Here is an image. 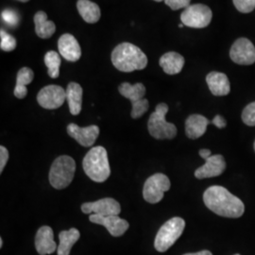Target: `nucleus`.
<instances>
[{
  "label": "nucleus",
  "mask_w": 255,
  "mask_h": 255,
  "mask_svg": "<svg viewBox=\"0 0 255 255\" xmlns=\"http://www.w3.org/2000/svg\"><path fill=\"white\" fill-rule=\"evenodd\" d=\"M90 221L102 225L108 230L110 234L115 237H121L127 232L128 229V223L125 219H120L119 216H99V215H91L89 217Z\"/></svg>",
  "instance_id": "13"
},
{
  "label": "nucleus",
  "mask_w": 255,
  "mask_h": 255,
  "mask_svg": "<svg viewBox=\"0 0 255 255\" xmlns=\"http://www.w3.org/2000/svg\"><path fill=\"white\" fill-rule=\"evenodd\" d=\"M185 228V221L181 218L167 220L160 228L155 237L154 247L157 252L164 253L181 237Z\"/></svg>",
  "instance_id": "6"
},
{
  "label": "nucleus",
  "mask_w": 255,
  "mask_h": 255,
  "mask_svg": "<svg viewBox=\"0 0 255 255\" xmlns=\"http://www.w3.org/2000/svg\"><path fill=\"white\" fill-rule=\"evenodd\" d=\"M225 169L226 163L224 157L219 154L212 155L210 158L205 160V164L195 171V176L200 180L218 177L223 173Z\"/></svg>",
  "instance_id": "14"
},
{
  "label": "nucleus",
  "mask_w": 255,
  "mask_h": 255,
  "mask_svg": "<svg viewBox=\"0 0 255 255\" xmlns=\"http://www.w3.org/2000/svg\"><path fill=\"white\" fill-rule=\"evenodd\" d=\"M2 19L9 25L11 26H14L18 23V15L13 11V10H10V9H5L3 12H2Z\"/></svg>",
  "instance_id": "32"
},
{
  "label": "nucleus",
  "mask_w": 255,
  "mask_h": 255,
  "mask_svg": "<svg viewBox=\"0 0 255 255\" xmlns=\"http://www.w3.org/2000/svg\"><path fill=\"white\" fill-rule=\"evenodd\" d=\"M82 166L84 172L92 181L105 182L111 174L108 154L105 147L101 146L92 147L85 155Z\"/></svg>",
  "instance_id": "3"
},
{
  "label": "nucleus",
  "mask_w": 255,
  "mask_h": 255,
  "mask_svg": "<svg viewBox=\"0 0 255 255\" xmlns=\"http://www.w3.org/2000/svg\"><path fill=\"white\" fill-rule=\"evenodd\" d=\"M171 183L167 176L157 173L150 176L144 185L143 197L148 203L155 204L163 200L164 192L170 189Z\"/></svg>",
  "instance_id": "8"
},
{
  "label": "nucleus",
  "mask_w": 255,
  "mask_h": 255,
  "mask_svg": "<svg viewBox=\"0 0 255 255\" xmlns=\"http://www.w3.org/2000/svg\"><path fill=\"white\" fill-rule=\"evenodd\" d=\"M66 100V91L59 85H48L44 87L37 95L39 105L45 109L60 108Z\"/></svg>",
  "instance_id": "9"
},
{
  "label": "nucleus",
  "mask_w": 255,
  "mask_h": 255,
  "mask_svg": "<svg viewBox=\"0 0 255 255\" xmlns=\"http://www.w3.org/2000/svg\"><path fill=\"white\" fill-rule=\"evenodd\" d=\"M184 62V58L182 55L174 51H170L161 57L160 65L163 68L164 73L176 75L182 71Z\"/></svg>",
  "instance_id": "20"
},
{
  "label": "nucleus",
  "mask_w": 255,
  "mask_h": 255,
  "mask_svg": "<svg viewBox=\"0 0 255 255\" xmlns=\"http://www.w3.org/2000/svg\"><path fill=\"white\" fill-rule=\"evenodd\" d=\"M167 112L168 106L165 103H160L149 117L147 128L150 135L155 139H173L177 134L176 126L165 120Z\"/></svg>",
  "instance_id": "5"
},
{
  "label": "nucleus",
  "mask_w": 255,
  "mask_h": 255,
  "mask_svg": "<svg viewBox=\"0 0 255 255\" xmlns=\"http://www.w3.org/2000/svg\"><path fill=\"white\" fill-rule=\"evenodd\" d=\"M3 247V240H2V238L0 239V248H2Z\"/></svg>",
  "instance_id": "38"
},
{
  "label": "nucleus",
  "mask_w": 255,
  "mask_h": 255,
  "mask_svg": "<svg viewBox=\"0 0 255 255\" xmlns=\"http://www.w3.org/2000/svg\"><path fill=\"white\" fill-rule=\"evenodd\" d=\"M183 26H184V25H183V24H182H182H180V25H179V27H183Z\"/></svg>",
  "instance_id": "40"
},
{
  "label": "nucleus",
  "mask_w": 255,
  "mask_h": 255,
  "mask_svg": "<svg viewBox=\"0 0 255 255\" xmlns=\"http://www.w3.org/2000/svg\"><path fill=\"white\" fill-rule=\"evenodd\" d=\"M254 147H255V145H254Z\"/></svg>",
  "instance_id": "42"
},
{
  "label": "nucleus",
  "mask_w": 255,
  "mask_h": 255,
  "mask_svg": "<svg viewBox=\"0 0 255 255\" xmlns=\"http://www.w3.org/2000/svg\"><path fill=\"white\" fill-rule=\"evenodd\" d=\"M211 123L214 124L216 127L219 128H223L226 127V125H227V122H226L225 119L223 117L219 116V115L216 116L214 119L211 121Z\"/></svg>",
  "instance_id": "34"
},
{
  "label": "nucleus",
  "mask_w": 255,
  "mask_h": 255,
  "mask_svg": "<svg viewBox=\"0 0 255 255\" xmlns=\"http://www.w3.org/2000/svg\"><path fill=\"white\" fill-rule=\"evenodd\" d=\"M67 133L75 139L80 145L91 146L97 141L100 134V128L96 125L82 128L71 123L67 126Z\"/></svg>",
  "instance_id": "12"
},
{
  "label": "nucleus",
  "mask_w": 255,
  "mask_h": 255,
  "mask_svg": "<svg viewBox=\"0 0 255 255\" xmlns=\"http://www.w3.org/2000/svg\"><path fill=\"white\" fill-rule=\"evenodd\" d=\"M243 122L251 127L255 126V101L247 105L242 113Z\"/></svg>",
  "instance_id": "29"
},
{
  "label": "nucleus",
  "mask_w": 255,
  "mask_h": 255,
  "mask_svg": "<svg viewBox=\"0 0 255 255\" xmlns=\"http://www.w3.org/2000/svg\"><path fill=\"white\" fill-rule=\"evenodd\" d=\"M203 201L208 209L220 217L237 219L245 212L243 201L219 185L211 186L204 192Z\"/></svg>",
  "instance_id": "1"
},
{
  "label": "nucleus",
  "mask_w": 255,
  "mask_h": 255,
  "mask_svg": "<svg viewBox=\"0 0 255 255\" xmlns=\"http://www.w3.org/2000/svg\"><path fill=\"white\" fill-rule=\"evenodd\" d=\"M14 96L17 98V99H24L27 95V89L26 86H16L15 85V88H14V91H13Z\"/></svg>",
  "instance_id": "35"
},
{
  "label": "nucleus",
  "mask_w": 255,
  "mask_h": 255,
  "mask_svg": "<svg viewBox=\"0 0 255 255\" xmlns=\"http://www.w3.org/2000/svg\"><path fill=\"white\" fill-rule=\"evenodd\" d=\"M35 247L40 255H51L57 248L54 241V234L52 229L43 226L38 230L35 237Z\"/></svg>",
  "instance_id": "16"
},
{
  "label": "nucleus",
  "mask_w": 255,
  "mask_h": 255,
  "mask_svg": "<svg viewBox=\"0 0 255 255\" xmlns=\"http://www.w3.org/2000/svg\"><path fill=\"white\" fill-rule=\"evenodd\" d=\"M66 101L71 115L77 116L82 112V88L77 82H70L66 88Z\"/></svg>",
  "instance_id": "19"
},
{
  "label": "nucleus",
  "mask_w": 255,
  "mask_h": 255,
  "mask_svg": "<svg viewBox=\"0 0 255 255\" xmlns=\"http://www.w3.org/2000/svg\"><path fill=\"white\" fill-rule=\"evenodd\" d=\"M206 82L208 84L210 91L217 97L227 96L231 91V84L228 77L224 73L211 72L206 77Z\"/></svg>",
  "instance_id": "17"
},
{
  "label": "nucleus",
  "mask_w": 255,
  "mask_h": 255,
  "mask_svg": "<svg viewBox=\"0 0 255 255\" xmlns=\"http://www.w3.org/2000/svg\"><path fill=\"white\" fill-rule=\"evenodd\" d=\"M191 0H164V3L174 10L180 9H186L190 6Z\"/></svg>",
  "instance_id": "31"
},
{
  "label": "nucleus",
  "mask_w": 255,
  "mask_h": 255,
  "mask_svg": "<svg viewBox=\"0 0 255 255\" xmlns=\"http://www.w3.org/2000/svg\"><path fill=\"white\" fill-rule=\"evenodd\" d=\"M156 2H161V1H164V0H154Z\"/></svg>",
  "instance_id": "41"
},
{
  "label": "nucleus",
  "mask_w": 255,
  "mask_h": 255,
  "mask_svg": "<svg viewBox=\"0 0 255 255\" xmlns=\"http://www.w3.org/2000/svg\"><path fill=\"white\" fill-rule=\"evenodd\" d=\"M132 104V109H131V118L132 119H139L141 118L146 111L148 110V101L146 99H142L140 101H135Z\"/></svg>",
  "instance_id": "28"
},
{
  "label": "nucleus",
  "mask_w": 255,
  "mask_h": 255,
  "mask_svg": "<svg viewBox=\"0 0 255 255\" xmlns=\"http://www.w3.org/2000/svg\"><path fill=\"white\" fill-rule=\"evenodd\" d=\"M199 154H200V156H201V158H203L204 160L208 159V158H210V157L212 156L211 150H209V149H206V148L201 149V150H200V152H199Z\"/></svg>",
  "instance_id": "36"
},
{
  "label": "nucleus",
  "mask_w": 255,
  "mask_h": 255,
  "mask_svg": "<svg viewBox=\"0 0 255 255\" xmlns=\"http://www.w3.org/2000/svg\"><path fill=\"white\" fill-rule=\"evenodd\" d=\"M237 10L242 13H250L255 9V0H233Z\"/></svg>",
  "instance_id": "30"
},
{
  "label": "nucleus",
  "mask_w": 255,
  "mask_h": 255,
  "mask_svg": "<svg viewBox=\"0 0 255 255\" xmlns=\"http://www.w3.org/2000/svg\"><path fill=\"white\" fill-rule=\"evenodd\" d=\"M18 1H21V2H27V1H29V0H18Z\"/></svg>",
  "instance_id": "39"
},
{
  "label": "nucleus",
  "mask_w": 255,
  "mask_h": 255,
  "mask_svg": "<svg viewBox=\"0 0 255 255\" xmlns=\"http://www.w3.org/2000/svg\"><path fill=\"white\" fill-rule=\"evenodd\" d=\"M211 121L201 115H192L185 121L186 135L190 139L200 138L205 133Z\"/></svg>",
  "instance_id": "18"
},
{
  "label": "nucleus",
  "mask_w": 255,
  "mask_h": 255,
  "mask_svg": "<svg viewBox=\"0 0 255 255\" xmlns=\"http://www.w3.org/2000/svg\"><path fill=\"white\" fill-rule=\"evenodd\" d=\"M61 63V57L58 52L48 51L45 55V64L47 67V73L50 78L57 79L59 77Z\"/></svg>",
  "instance_id": "25"
},
{
  "label": "nucleus",
  "mask_w": 255,
  "mask_h": 255,
  "mask_svg": "<svg viewBox=\"0 0 255 255\" xmlns=\"http://www.w3.org/2000/svg\"><path fill=\"white\" fill-rule=\"evenodd\" d=\"M9 160V151L5 146H0V172L2 173Z\"/></svg>",
  "instance_id": "33"
},
{
  "label": "nucleus",
  "mask_w": 255,
  "mask_h": 255,
  "mask_svg": "<svg viewBox=\"0 0 255 255\" xmlns=\"http://www.w3.org/2000/svg\"><path fill=\"white\" fill-rule=\"evenodd\" d=\"M112 63L121 72H132L146 67L147 57L138 46L122 43L113 50Z\"/></svg>",
  "instance_id": "2"
},
{
  "label": "nucleus",
  "mask_w": 255,
  "mask_h": 255,
  "mask_svg": "<svg viewBox=\"0 0 255 255\" xmlns=\"http://www.w3.org/2000/svg\"><path fill=\"white\" fill-rule=\"evenodd\" d=\"M184 255H213L212 253H210L209 251H201L199 253H195V254H186Z\"/></svg>",
  "instance_id": "37"
},
{
  "label": "nucleus",
  "mask_w": 255,
  "mask_h": 255,
  "mask_svg": "<svg viewBox=\"0 0 255 255\" xmlns=\"http://www.w3.org/2000/svg\"><path fill=\"white\" fill-rule=\"evenodd\" d=\"M82 211L84 214H94L99 216H119L121 207L118 201L112 198H105L94 202H86L82 205Z\"/></svg>",
  "instance_id": "11"
},
{
  "label": "nucleus",
  "mask_w": 255,
  "mask_h": 255,
  "mask_svg": "<svg viewBox=\"0 0 255 255\" xmlns=\"http://www.w3.org/2000/svg\"><path fill=\"white\" fill-rule=\"evenodd\" d=\"M81 234L77 229H70L69 231H63L59 235L60 244L57 249L58 255H69L74 244L80 239Z\"/></svg>",
  "instance_id": "23"
},
{
  "label": "nucleus",
  "mask_w": 255,
  "mask_h": 255,
  "mask_svg": "<svg viewBox=\"0 0 255 255\" xmlns=\"http://www.w3.org/2000/svg\"><path fill=\"white\" fill-rule=\"evenodd\" d=\"M34 23H35V31L36 34L42 39H47L52 36L56 30L54 22L47 19L45 11H38L34 15Z\"/></svg>",
  "instance_id": "22"
},
{
  "label": "nucleus",
  "mask_w": 255,
  "mask_h": 255,
  "mask_svg": "<svg viewBox=\"0 0 255 255\" xmlns=\"http://www.w3.org/2000/svg\"><path fill=\"white\" fill-rule=\"evenodd\" d=\"M34 73L28 67L21 68L16 77V86H26L33 81Z\"/></svg>",
  "instance_id": "27"
},
{
  "label": "nucleus",
  "mask_w": 255,
  "mask_h": 255,
  "mask_svg": "<svg viewBox=\"0 0 255 255\" xmlns=\"http://www.w3.org/2000/svg\"><path fill=\"white\" fill-rule=\"evenodd\" d=\"M212 10L208 6L203 4L190 5L181 14L182 24L193 28L208 27L212 21Z\"/></svg>",
  "instance_id": "7"
},
{
  "label": "nucleus",
  "mask_w": 255,
  "mask_h": 255,
  "mask_svg": "<svg viewBox=\"0 0 255 255\" xmlns=\"http://www.w3.org/2000/svg\"><path fill=\"white\" fill-rule=\"evenodd\" d=\"M76 171L73 158L63 155L58 157L51 165L49 171V182L56 189H64L72 181Z\"/></svg>",
  "instance_id": "4"
},
{
  "label": "nucleus",
  "mask_w": 255,
  "mask_h": 255,
  "mask_svg": "<svg viewBox=\"0 0 255 255\" xmlns=\"http://www.w3.org/2000/svg\"><path fill=\"white\" fill-rule=\"evenodd\" d=\"M230 57L234 63L240 65L255 64V45L247 38H239L231 47Z\"/></svg>",
  "instance_id": "10"
},
{
  "label": "nucleus",
  "mask_w": 255,
  "mask_h": 255,
  "mask_svg": "<svg viewBox=\"0 0 255 255\" xmlns=\"http://www.w3.org/2000/svg\"><path fill=\"white\" fill-rule=\"evenodd\" d=\"M119 93L131 103L144 99L146 95V87L142 83L129 84L128 82H123L119 87Z\"/></svg>",
  "instance_id": "24"
},
{
  "label": "nucleus",
  "mask_w": 255,
  "mask_h": 255,
  "mask_svg": "<svg viewBox=\"0 0 255 255\" xmlns=\"http://www.w3.org/2000/svg\"></svg>",
  "instance_id": "43"
},
{
  "label": "nucleus",
  "mask_w": 255,
  "mask_h": 255,
  "mask_svg": "<svg viewBox=\"0 0 255 255\" xmlns=\"http://www.w3.org/2000/svg\"><path fill=\"white\" fill-rule=\"evenodd\" d=\"M60 54L68 62H77L82 57V48L77 39L69 33L60 37L58 41Z\"/></svg>",
  "instance_id": "15"
},
{
  "label": "nucleus",
  "mask_w": 255,
  "mask_h": 255,
  "mask_svg": "<svg viewBox=\"0 0 255 255\" xmlns=\"http://www.w3.org/2000/svg\"><path fill=\"white\" fill-rule=\"evenodd\" d=\"M0 39H1L0 47L3 51L9 52V51H12L16 47V40L14 39V37L11 36L4 29L0 30Z\"/></svg>",
  "instance_id": "26"
},
{
  "label": "nucleus",
  "mask_w": 255,
  "mask_h": 255,
  "mask_svg": "<svg viewBox=\"0 0 255 255\" xmlns=\"http://www.w3.org/2000/svg\"><path fill=\"white\" fill-rule=\"evenodd\" d=\"M77 8L83 20L87 23L94 24L101 18V9L99 5L90 0H79L77 2Z\"/></svg>",
  "instance_id": "21"
}]
</instances>
